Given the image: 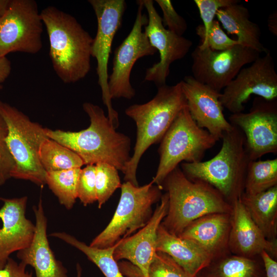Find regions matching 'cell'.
<instances>
[{"mask_svg": "<svg viewBox=\"0 0 277 277\" xmlns=\"http://www.w3.org/2000/svg\"><path fill=\"white\" fill-rule=\"evenodd\" d=\"M89 126L79 131L46 129L47 136L76 153L84 165L105 163L124 172L131 156V139L117 132L103 109L91 103L83 104Z\"/></svg>", "mask_w": 277, "mask_h": 277, "instance_id": "6da1fadb", "label": "cell"}, {"mask_svg": "<svg viewBox=\"0 0 277 277\" xmlns=\"http://www.w3.org/2000/svg\"><path fill=\"white\" fill-rule=\"evenodd\" d=\"M49 41L53 68L66 84L77 82L91 68L93 38L72 15L49 6L41 12Z\"/></svg>", "mask_w": 277, "mask_h": 277, "instance_id": "7a4b0ae2", "label": "cell"}, {"mask_svg": "<svg viewBox=\"0 0 277 277\" xmlns=\"http://www.w3.org/2000/svg\"><path fill=\"white\" fill-rule=\"evenodd\" d=\"M186 106L180 82L172 86L158 87L152 100L125 109V114L135 122L137 129L133 153L123 173L125 182L138 186L136 171L142 156L150 146L161 142L177 114Z\"/></svg>", "mask_w": 277, "mask_h": 277, "instance_id": "3957f363", "label": "cell"}, {"mask_svg": "<svg viewBox=\"0 0 277 277\" xmlns=\"http://www.w3.org/2000/svg\"><path fill=\"white\" fill-rule=\"evenodd\" d=\"M161 187L169 199L167 213L161 225L175 235L204 215L232 212V205L216 189L205 182L189 179L179 166L168 174Z\"/></svg>", "mask_w": 277, "mask_h": 277, "instance_id": "277c9868", "label": "cell"}, {"mask_svg": "<svg viewBox=\"0 0 277 277\" xmlns=\"http://www.w3.org/2000/svg\"><path fill=\"white\" fill-rule=\"evenodd\" d=\"M222 140L221 148L213 157L204 162H183L181 169L189 179L212 186L231 204L244 192L251 160L246 151L245 136L239 128L232 125Z\"/></svg>", "mask_w": 277, "mask_h": 277, "instance_id": "5b68a950", "label": "cell"}, {"mask_svg": "<svg viewBox=\"0 0 277 277\" xmlns=\"http://www.w3.org/2000/svg\"><path fill=\"white\" fill-rule=\"evenodd\" d=\"M0 115L7 127L6 142L14 161L11 177L29 181L43 188L46 172L38 157L46 129L16 107L0 100Z\"/></svg>", "mask_w": 277, "mask_h": 277, "instance_id": "8992f818", "label": "cell"}, {"mask_svg": "<svg viewBox=\"0 0 277 277\" xmlns=\"http://www.w3.org/2000/svg\"><path fill=\"white\" fill-rule=\"evenodd\" d=\"M216 142L207 130L197 125L185 107L160 142L159 166L151 182L161 187L166 177L180 164L202 161L206 151Z\"/></svg>", "mask_w": 277, "mask_h": 277, "instance_id": "52a82bcc", "label": "cell"}, {"mask_svg": "<svg viewBox=\"0 0 277 277\" xmlns=\"http://www.w3.org/2000/svg\"><path fill=\"white\" fill-rule=\"evenodd\" d=\"M120 199L106 227L90 244L97 248L111 247L144 227L153 214L152 205L161 200L162 188L151 182L136 186L129 182L121 186Z\"/></svg>", "mask_w": 277, "mask_h": 277, "instance_id": "ba28073f", "label": "cell"}, {"mask_svg": "<svg viewBox=\"0 0 277 277\" xmlns=\"http://www.w3.org/2000/svg\"><path fill=\"white\" fill-rule=\"evenodd\" d=\"M97 19V31L93 39L91 56L97 62L96 73L108 117L115 129L119 125L118 113L112 105L108 89V64L116 33L121 26L126 8L124 0H89Z\"/></svg>", "mask_w": 277, "mask_h": 277, "instance_id": "9c48e42d", "label": "cell"}, {"mask_svg": "<svg viewBox=\"0 0 277 277\" xmlns=\"http://www.w3.org/2000/svg\"><path fill=\"white\" fill-rule=\"evenodd\" d=\"M43 26L35 1L11 0L8 8L0 17V56L16 52H39Z\"/></svg>", "mask_w": 277, "mask_h": 277, "instance_id": "30bf717a", "label": "cell"}, {"mask_svg": "<svg viewBox=\"0 0 277 277\" xmlns=\"http://www.w3.org/2000/svg\"><path fill=\"white\" fill-rule=\"evenodd\" d=\"M244 67L223 90L220 97L223 108L231 114L243 112L252 95L266 100L277 98V73L270 51Z\"/></svg>", "mask_w": 277, "mask_h": 277, "instance_id": "8fae6325", "label": "cell"}, {"mask_svg": "<svg viewBox=\"0 0 277 277\" xmlns=\"http://www.w3.org/2000/svg\"><path fill=\"white\" fill-rule=\"evenodd\" d=\"M192 77L221 92L245 65L260 56V53L238 44L222 51L196 46L191 53Z\"/></svg>", "mask_w": 277, "mask_h": 277, "instance_id": "7c38bea8", "label": "cell"}, {"mask_svg": "<svg viewBox=\"0 0 277 277\" xmlns=\"http://www.w3.org/2000/svg\"><path fill=\"white\" fill-rule=\"evenodd\" d=\"M136 3L137 11L132 29L114 52L112 72L108 77L111 99L130 100L134 97L135 91L130 83L132 68L139 58L153 55L157 51L143 30L148 23V17L143 13L142 1H137Z\"/></svg>", "mask_w": 277, "mask_h": 277, "instance_id": "4fadbf2b", "label": "cell"}, {"mask_svg": "<svg viewBox=\"0 0 277 277\" xmlns=\"http://www.w3.org/2000/svg\"><path fill=\"white\" fill-rule=\"evenodd\" d=\"M229 122L239 128L245 138L246 151L251 161L277 153V101L256 96L247 113L231 114Z\"/></svg>", "mask_w": 277, "mask_h": 277, "instance_id": "5bb4252c", "label": "cell"}, {"mask_svg": "<svg viewBox=\"0 0 277 277\" xmlns=\"http://www.w3.org/2000/svg\"><path fill=\"white\" fill-rule=\"evenodd\" d=\"M148 223L132 235L116 244L113 252L116 261L126 260L118 263L126 277H147L150 265L156 253L157 229L168 209L169 199L167 192L162 195Z\"/></svg>", "mask_w": 277, "mask_h": 277, "instance_id": "9a60e30c", "label": "cell"}, {"mask_svg": "<svg viewBox=\"0 0 277 277\" xmlns=\"http://www.w3.org/2000/svg\"><path fill=\"white\" fill-rule=\"evenodd\" d=\"M147 12L148 23L144 32L150 43L160 53V61L147 68L144 81L152 82L158 87L165 85L174 62L183 58L193 43L183 36H179L165 28L152 0H142Z\"/></svg>", "mask_w": 277, "mask_h": 277, "instance_id": "2e32d148", "label": "cell"}, {"mask_svg": "<svg viewBox=\"0 0 277 277\" xmlns=\"http://www.w3.org/2000/svg\"><path fill=\"white\" fill-rule=\"evenodd\" d=\"M190 114L197 125L207 130L217 141L232 128L223 113L221 92L195 80L192 75L180 81Z\"/></svg>", "mask_w": 277, "mask_h": 277, "instance_id": "e0dca14e", "label": "cell"}, {"mask_svg": "<svg viewBox=\"0 0 277 277\" xmlns=\"http://www.w3.org/2000/svg\"><path fill=\"white\" fill-rule=\"evenodd\" d=\"M3 205L0 208V269L4 268L14 252L28 247L35 232V224L26 216L28 197H0Z\"/></svg>", "mask_w": 277, "mask_h": 277, "instance_id": "ac0fdd59", "label": "cell"}, {"mask_svg": "<svg viewBox=\"0 0 277 277\" xmlns=\"http://www.w3.org/2000/svg\"><path fill=\"white\" fill-rule=\"evenodd\" d=\"M228 249L233 254L254 258L265 251L273 259L277 256V241L268 240L254 223L240 198L232 204Z\"/></svg>", "mask_w": 277, "mask_h": 277, "instance_id": "d6986e66", "label": "cell"}, {"mask_svg": "<svg viewBox=\"0 0 277 277\" xmlns=\"http://www.w3.org/2000/svg\"><path fill=\"white\" fill-rule=\"evenodd\" d=\"M32 209L35 218L34 236L28 247L17 252V258L34 268L36 277H68L67 269L56 259L50 248L47 234V219L41 197Z\"/></svg>", "mask_w": 277, "mask_h": 277, "instance_id": "ffe728a7", "label": "cell"}, {"mask_svg": "<svg viewBox=\"0 0 277 277\" xmlns=\"http://www.w3.org/2000/svg\"><path fill=\"white\" fill-rule=\"evenodd\" d=\"M231 224V213L209 214L191 222L178 236L194 243L213 260L230 253L228 240Z\"/></svg>", "mask_w": 277, "mask_h": 277, "instance_id": "44dd1931", "label": "cell"}, {"mask_svg": "<svg viewBox=\"0 0 277 277\" xmlns=\"http://www.w3.org/2000/svg\"><path fill=\"white\" fill-rule=\"evenodd\" d=\"M156 249V251L168 255L185 271L194 276L212 260L194 243L171 234L161 224L157 229Z\"/></svg>", "mask_w": 277, "mask_h": 277, "instance_id": "7402d4cb", "label": "cell"}, {"mask_svg": "<svg viewBox=\"0 0 277 277\" xmlns=\"http://www.w3.org/2000/svg\"><path fill=\"white\" fill-rule=\"evenodd\" d=\"M215 16L227 33L236 37L239 45L260 54L268 50L261 41L259 26L250 19L249 10L243 4L238 3L221 8Z\"/></svg>", "mask_w": 277, "mask_h": 277, "instance_id": "603a6c76", "label": "cell"}, {"mask_svg": "<svg viewBox=\"0 0 277 277\" xmlns=\"http://www.w3.org/2000/svg\"><path fill=\"white\" fill-rule=\"evenodd\" d=\"M240 200L265 237L277 241V185L254 195L243 193Z\"/></svg>", "mask_w": 277, "mask_h": 277, "instance_id": "cb8c5ba5", "label": "cell"}, {"mask_svg": "<svg viewBox=\"0 0 277 277\" xmlns=\"http://www.w3.org/2000/svg\"><path fill=\"white\" fill-rule=\"evenodd\" d=\"M197 277H266L262 260L231 253L212 260Z\"/></svg>", "mask_w": 277, "mask_h": 277, "instance_id": "d4e9b609", "label": "cell"}, {"mask_svg": "<svg viewBox=\"0 0 277 277\" xmlns=\"http://www.w3.org/2000/svg\"><path fill=\"white\" fill-rule=\"evenodd\" d=\"M49 235L60 239L82 252L100 269L105 277H126L113 257L117 244L111 247L101 249L88 245L65 232H54Z\"/></svg>", "mask_w": 277, "mask_h": 277, "instance_id": "484cf974", "label": "cell"}, {"mask_svg": "<svg viewBox=\"0 0 277 277\" xmlns=\"http://www.w3.org/2000/svg\"><path fill=\"white\" fill-rule=\"evenodd\" d=\"M38 157L46 172L81 168L84 165L76 153L49 137L41 143Z\"/></svg>", "mask_w": 277, "mask_h": 277, "instance_id": "4316f807", "label": "cell"}, {"mask_svg": "<svg viewBox=\"0 0 277 277\" xmlns=\"http://www.w3.org/2000/svg\"><path fill=\"white\" fill-rule=\"evenodd\" d=\"M81 168L46 172V184L61 205L71 209L77 199V185Z\"/></svg>", "mask_w": 277, "mask_h": 277, "instance_id": "83f0119b", "label": "cell"}, {"mask_svg": "<svg viewBox=\"0 0 277 277\" xmlns=\"http://www.w3.org/2000/svg\"><path fill=\"white\" fill-rule=\"evenodd\" d=\"M277 185V158L251 161L248 165L244 192L254 195Z\"/></svg>", "mask_w": 277, "mask_h": 277, "instance_id": "f1b7e54d", "label": "cell"}, {"mask_svg": "<svg viewBox=\"0 0 277 277\" xmlns=\"http://www.w3.org/2000/svg\"><path fill=\"white\" fill-rule=\"evenodd\" d=\"M95 166V188L98 207L102 206L114 191L121 187L118 170L113 166L100 163Z\"/></svg>", "mask_w": 277, "mask_h": 277, "instance_id": "f546056e", "label": "cell"}, {"mask_svg": "<svg viewBox=\"0 0 277 277\" xmlns=\"http://www.w3.org/2000/svg\"><path fill=\"white\" fill-rule=\"evenodd\" d=\"M203 24L196 27V33L200 38L206 35L209 31L217 10L238 3L240 0H194Z\"/></svg>", "mask_w": 277, "mask_h": 277, "instance_id": "4dcf8cb0", "label": "cell"}, {"mask_svg": "<svg viewBox=\"0 0 277 277\" xmlns=\"http://www.w3.org/2000/svg\"><path fill=\"white\" fill-rule=\"evenodd\" d=\"M147 277H197L192 276L168 255L157 251L149 266Z\"/></svg>", "mask_w": 277, "mask_h": 277, "instance_id": "1f68e13d", "label": "cell"}, {"mask_svg": "<svg viewBox=\"0 0 277 277\" xmlns=\"http://www.w3.org/2000/svg\"><path fill=\"white\" fill-rule=\"evenodd\" d=\"M77 198L85 206L97 201L95 165H87L81 169L77 185Z\"/></svg>", "mask_w": 277, "mask_h": 277, "instance_id": "d6a6232c", "label": "cell"}, {"mask_svg": "<svg viewBox=\"0 0 277 277\" xmlns=\"http://www.w3.org/2000/svg\"><path fill=\"white\" fill-rule=\"evenodd\" d=\"M201 48L209 47L216 51H222L229 49L239 44L236 39H232L223 31L217 20L214 19L207 34L200 38Z\"/></svg>", "mask_w": 277, "mask_h": 277, "instance_id": "836d02e7", "label": "cell"}, {"mask_svg": "<svg viewBox=\"0 0 277 277\" xmlns=\"http://www.w3.org/2000/svg\"><path fill=\"white\" fill-rule=\"evenodd\" d=\"M155 2L161 8L164 26L172 33L183 36L187 29V24L184 17L179 14L170 0H156Z\"/></svg>", "mask_w": 277, "mask_h": 277, "instance_id": "e575fe53", "label": "cell"}, {"mask_svg": "<svg viewBox=\"0 0 277 277\" xmlns=\"http://www.w3.org/2000/svg\"><path fill=\"white\" fill-rule=\"evenodd\" d=\"M7 132V125L0 115V186L11 177L15 165L6 142Z\"/></svg>", "mask_w": 277, "mask_h": 277, "instance_id": "d590c367", "label": "cell"}, {"mask_svg": "<svg viewBox=\"0 0 277 277\" xmlns=\"http://www.w3.org/2000/svg\"><path fill=\"white\" fill-rule=\"evenodd\" d=\"M27 265L17 263L10 258L4 268L0 269V277H33L32 272L26 271Z\"/></svg>", "mask_w": 277, "mask_h": 277, "instance_id": "8d00e7d4", "label": "cell"}, {"mask_svg": "<svg viewBox=\"0 0 277 277\" xmlns=\"http://www.w3.org/2000/svg\"><path fill=\"white\" fill-rule=\"evenodd\" d=\"M263 262L266 277H277V262L267 252L263 251L260 254Z\"/></svg>", "mask_w": 277, "mask_h": 277, "instance_id": "74e56055", "label": "cell"}, {"mask_svg": "<svg viewBox=\"0 0 277 277\" xmlns=\"http://www.w3.org/2000/svg\"><path fill=\"white\" fill-rule=\"evenodd\" d=\"M11 71V64L6 56H0V84L4 82Z\"/></svg>", "mask_w": 277, "mask_h": 277, "instance_id": "f35d334b", "label": "cell"}, {"mask_svg": "<svg viewBox=\"0 0 277 277\" xmlns=\"http://www.w3.org/2000/svg\"><path fill=\"white\" fill-rule=\"evenodd\" d=\"M267 26L269 31L274 35H277V13L276 11L270 14L267 20Z\"/></svg>", "mask_w": 277, "mask_h": 277, "instance_id": "ab89813d", "label": "cell"}, {"mask_svg": "<svg viewBox=\"0 0 277 277\" xmlns=\"http://www.w3.org/2000/svg\"><path fill=\"white\" fill-rule=\"evenodd\" d=\"M11 0H0V17L5 13L9 7Z\"/></svg>", "mask_w": 277, "mask_h": 277, "instance_id": "60d3db41", "label": "cell"}, {"mask_svg": "<svg viewBox=\"0 0 277 277\" xmlns=\"http://www.w3.org/2000/svg\"><path fill=\"white\" fill-rule=\"evenodd\" d=\"M76 277H82V269L79 263L76 264Z\"/></svg>", "mask_w": 277, "mask_h": 277, "instance_id": "b9f144b4", "label": "cell"}, {"mask_svg": "<svg viewBox=\"0 0 277 277\" xmlns=\"http://www.w3.org/2000/svg\"><path fill=\"white\" fill-rule=\"evenodd\" d=\"M3 89V86L2 84H0V91Z\"/></svg>", "mask_w": 277, "mask_h": 277, "instance_id": "7bdbcfd3", "label": "cell"}]
</instances>
